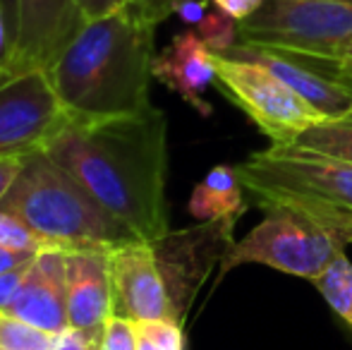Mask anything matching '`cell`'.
Masks as SVG:
<instances>
[{
  "instance_id": "cell-9",
  "label": "cell",
  "mask_w": 352,
  "mask_h": 350,
  "mask_svg": "<svg viewBox=\"0 0 352 350\" xmlns=\"http://www.w3.org/2000/svg\"><path fill=\"white\" fill-rule=\"evenodd\" d=\"M70 113L58 98L46 70H29L0 80V159L46 151Z\"/></svg>"
},
{
  "instance_id": "cell-2",
  "label": "cell",
  "mask_w": 352,
  "mask_h": 350,
  "mask_svg": "<svg viewBox=\"0 0 352 350\" xmlns=\"http://www.w3.org/2000/svg\"><path fill=\"white\" fill-rule=\"evenodd\" d=\"M161 19L146 0L87 22L48 70L72 120L137 116L153 106V34Z\"/></svg>"
},
{
  "instance_id": "cell-19",
  "label": "cell",
  "mask_w": 352,
  "mask_h": 350,
  "mask_svg": "<svg viewBox=\"0 0 352 350\" xmlns=\"http://www.w3.org/2000/svg\"><path fill=\"white\" fill-rule=\"evenodd\" d=\"M197 34H199V39L206 43V48L211 53L226 56L240 41V22L213 5L209 12H206V17L197 24Z\"/></svg>"
},
{
  "instance_id": "cell-18",
  "label": "cell",
  "mask_w": 352,
  "mask_h": 350,
  "mask_svg": "<svg viewBox=\"0 0 352 350\" xmlns=\"http://www.w3.org/2000/svg\"><path fill=\"white\" fill-rule=\"evenodd\" d=\"M295 146L336 156L352 164V122H319L297 137Z\"/></svg>"
},
{
  "instance_id": "cell-7",
  "label": "cell",
  "mask_w": 352,
  "mask_h": 350,
  "mask_svg": "<svg viewBox=\"0 0 352 350\" xmlns=\"http://www.w3.org/2000/svg\"><path fill=\"white\" fill-rule=\"evenodd\" d=\"M352 39V0H266L240 22L245 46L333 53Z\"/></svg>"
},
{
  "instance_id": "cell-27",
  "label": "cell",
  "mask_w": 352,
  "mask_h": 350,
  "mask_svg": "<svg viewBox=\"0 0 352 350\" xmlns=\"http://www.w3.org/2000/svg\"><path fill=\"white\" fill-rule=\"evenodd\" d=\"M209 10H211L209 0H180V3L175 5V12L173 14H177L185 24H195L197 27V24L206 17Z\"/></svg>"
},
{
  "instance_id": "cell-30",
  "label": "cell",
  "mask_w": 352,
  "mask_h": 350,
  "mask_svg": "<svg viewBox=\"0 0 352 350\" xmlns=\"http://www.w3.org/2000/svg\"><path fill=\"white\" fill-rule=\"evenodd\" d=\"M38 252H22V250H10V248H0V276L8 274V271L24 266L29 262H34Z\"/></svg>"
},
{
  "instance_id": "cell-31",
  "label": "cell",
  "mask_w": 352,
  "mask_h": 350,
  "mask_svg": "<svg viewBox=\"0 0 352 350\" xmlns=\"http://www.w3.org/2000/svg\"><path fill=\"white\" fill-rule=\"evenodd\" d=\"M10 53H12V46H10V32H8V22H5V14H3V5H0V80H3L5 72H8Z\"/></svg>"
},
{
  "instance_id": "cell-17",
  "label": "cell",
  "mask_w": 352,
  "mask_h": 350,
  "mask_svg": "<svg viewBox=\"0 0 352 350\" xmlns=\"http://www.w3.org/2000/svg\"><path fill=\"white\" fill-rule=\"evenodd\" d=\"M311 283L316 285L326 305L352 329V262L345 257V252L336 257Z\"/></svg>"
},
{
  "instance_id": "cell-1",
  "label": "cell",
  "mask_w": 352,
  "mask_h": 350,
  "mask_svg": "<svg viewBox=\"0 0 352 350\" xmlns=\"http://www.w3.org/2000/svg\"><path fill=\"white\" fill-rule=\"evenodd\" d=\"M43 154L144 243L168 233V120L156 106L106 120L70 118Z\"/></svg>"
},
{
  "instance_id": "cell-33",
  "label": "cell",
  "mask_w": 352,
  "mask_h": 350,
  "mask_svg": "<svg viewBox=\"0 0 352 350\" xmlns=\"http://www.w3.org/2000/svg\"><path fill=\"white\" fill-rule=\"evenodd\" d=\"M177 3H180V0H146V5L153 10V12H156V17L161 19V22L175 12V5Z\"/></svg>"
},
{
  "instance_id": "cell-12",
  "label": "cell",
  "mask_w": 352,
  "mask_h": 350,
  "mask_svg": "<svg viewBox=\"0 0 352 350\" xmlns=\"http://www.w3.org/2000/svg\"><path fill=\"white\" fill-rule=\"evenodd\" d=\"M113 314L144 322H177L151 243L135 240L111 250ZM180 324V322H177Z\"/></svg>"
},
{
  "instance_id": "cell-5",
  "label": "cell",
  "mask_w": 352,
  "mask_h": 350,
  "mask_svg": "<svg viewBox=\"0 0 352 350\" xmlns=\"http://www.w3.org/2000/svg\"><path fill=\"white\" fill-rule=\"evenodd\" d=\"M252 201L271 197L324 201L352 211V164L287 144L254 151L235 166Z\"/></svg>"
},
{
  "instance_id": "cell-34",
  "label": "cell",
  "mask_w": 352,
  "mask_h": 350,
  "mask_svg": "<svg viewBox=\"0 0 352 350\" xmlns=\"http://www.w3.org/2000/svg\"><path fill=\"white\" fill-rule=\"evenodd\" d=\"M326 56H336V58H340V61H345L348 65H352V39L350 41H345L343 46H338L333 53H326Z\"/></svg>"
},
{
  "instance_id": "cell-24",
  "label": "cell",
  "mask_w": 352,
  "mask_h": 350,
  "mask_svg": "<svg viewBox=\"0 0 352 350\" xmlns=\"http://www.w3.org/2000/svg\"><path fill=\"white\" fill-rule=\"evenodd\" d=\"M29 266H32V262L17 266V269L0 276V314L10 312V307H12L14 298H17L19 288H22V283H24V276H27Z\"/></svg>"
},
{
  "instance_id": "cell-14",
  "label": "cell",
  "mask_w": 352,
  "mask_h": 350,
  "mask_svg": "<svg viewBox=\"0 0 352 350\" xmlns=\"http://www.w3.org/2000/svg\"><path fill=\"white\" fill-rule=\"evenodd\" d=\"M8 314L51 333V336H58V333L70 329L65 285V250L43 248L34 257L27 276H24L22 288H19Z\"/></svg>"
},
{
  "instance_id": "cell-10",
  "label": "cell",
  "mask_w": 352,
  "mask_h": 350,
  "mask_svg": "<svg viewBox=\"0 0 352 350\" xmlns=\"http://www.w3.org/2000/svg\"><path fill=\"white\" fill-rule=\"evenodd\" d=\"M237 219L240 216L201 221V223L177 230V233L168 230L163 238L151 243L156 264L166 281L168 295H170L173 309H175L180 324L204 281L211 276L216 264L221 266L226 254L235 245L232 230H235Z\"/></svg>"
},
{
  "instance_id": "cell-20",
  "label": "cell",
  "mask_w": 352,
  "mask_h": 350,
  "mask_svg": "<svg viewBox=\"0 0 352 350\" xmlns=\"http://www.w3.org/2000/svg\"><path fill=\"white\" fill-rule=\"evenodd\" d=\"M56 336L10 314H0V350H53Z\"/></svg>"
},
{
  "instance_id": "cell-13",
  "label": "cell",
  "mask_w": 352,
  "mask_h": 350,
  "mask_svg": "<svg viewBox=\"0 0 352 350\" xmlns=\"http://www.w3.org/2000/svg\"><path fill=\"white\" fill-rule=\"evenodd\" d=\"M65 285L70 329L98 346L103 327L113 317L111 250H67Z\"/></svg>"
},
{
  "instance_id": "cell-4",
  "label": "cell",
  "mask_w": 352,
  "mask_h": 350,
  "mask_svg": "<svg viewBox=\"0 0 352 350\" xmlns=\"http://www.w3.org/2000/svg\"><path fill=\"white\" fill-rule=\"evenodd\" d=\"M48 248L113 250L140 240L48 154H32L0 201Z\"/></svg>"
},
{
  "instance_id": "cell-6",
  "label": "cell",
  "mask_w": 352,
  "mask_h": 350,
  "mask_svg": "<svg viewBox=\"0 0 352 350\" xmlns=\"http://www.w3.org/2000/svg\"><path fill=\"white\" fill-rule=\"evenodd\" d=\"M213 85L259 127L261 135L269 137L274 146L295 144L297 137L321 122L295 89L259 63L213 53Z\"/></svg>"
},
{
  "instance_id": "cell-3",
  "label": "cell",
  "mask_w": 352,
  "mask_h": 350,
  "mask_svg": "<svg viewBox=\"0 0 352 350\" xmlns=\"http://www.w3.org/2000/svg\"><path fill=\"white\" fill-rule=\"evenodd\" d=\"M264 219L237 240L221 262V276L242 264H264L314 281L352 245V211L295 197L254 201Z\"/></svg>"
},
{
  "instance_id": "cell-26",
  "label": "cell",
  "mask_w": 352,
  "mask_h": 350,
  "mask_svg": "<svg viewBox=\"0 0 352 350\" xmlns=\"http://www.w3.org/2000/svg\"><path fill=\"white\" fill-rule=\"evenodd\" d=\"M27 159H24V156H3V159H0V201H3V197L10 192V187L17 180V175L22 173Z\"/></svg>"
},
{
  "instance_id": "cell-23",
  "label": "cell",
  "mask_w": 352,
  "mask_h": 350,
  "mask_svg": "<svg viewBox=\"0 0 352 350\" xmlns=\"http://www.w3.org/2000/svg\"><path fill=\"white\" fill-rule=\"evenodd\" d=\"M96 350H140V324L113 314L103 327Z\"/></svg>"
},
{
  "instance_id": "cell-15",
  "label": "cell",
  "mask_w": 352,
  "mask_h": 350,
  "mask_svg": "<svg viewBox=\"0 0 352 350\" xmlns=\"http://www.w3.org/2000/svg\"><path fill=\"white\" fill-rule=\"evenodd\" d=\"M153 80L175 91L201 116H211V106L204 101L206 87L216 82L213 53L199 39L197 29H187L173 36L170 46L153 58Z\"/></svg>"
},
{
  "instance_id": "cell-25",
  "label": "cell",
  "mask_w": 352,
  "mask_h": 350,
  "mask_svg": "<svg viewBox=\"0 0 352 350\" xmlns=\"http://www.w3.org/2000/svg\"><path fill=\"white\" fill-rule=\"evenodd\" d=\"M74 3H77L79 12L84 14V19L91 22V19H101L108 17V14L120 12L127 5L137 3V0H74Z\"/></svg>"
},
{
  "instance_id": "cell-11",
  "label": "cell",
  "mask_w": 352,
  "mask_h": 350,
  "mask_svg": "<svg viewBox=\"0 0 352 350\" xmlns=\"http://www.w3.org/2000/svg\"><path fill=\"white\" fill-rule=\"evenodd\" d=\"M87 24L74 0H17V36L8 72L51 70Z\"/></svg>"
},
{
  "instance_id": "cell-22",
  "label": "cell",
  "mask_w": 352,
  "mask_h": 350,
  "mask_svg": "<svg viewBox=\"0 0 352 350\" xmlns=\"http://www.w3.org/2000/svg\"><path fill=\"white\" fill-rule=\"evenodd\" d=\"M140 350H185L182 324L177 322L140 324Z\"/></svg>"
},
{
  "instance_id": "cell-16",
  "label": "cell",
  "mask_w": 352,
  "mask_h": 350,
  "mask_svg": "<svg viewBox=\"0 0 352 350\" xmlns=\"http://www.w3.org/2000/svg\"><path fill=\"white\" fill-rule=\"evenodd\" d=\"M245 185L235 166H213L204 180L195 185L190 197V214L197 221H216L228 216H242L247 211Z\"/></svg>"
},
{
  "instance_id": "cell-8",
  "label": "cell",
  "mask_w": 352,
  "mask_h": 350,
  "mask_svg": "<svg viewBox=\"0 0 352 350\" xmlns=\"http://www.w3.org/2000/svg\"><path fill=\"white\" fill-rule=\"evenodd\" d=\"M264 65L292 87L321 122H352V65L336 56L235 43L226 53Z\"/></svg>"
},
{
  "instance_id": "cell-28",
  "label": "cell",
  "mask_w": 352,
  "mask_h": 350,
  "mask_svg": "<svg viewBox=\"0 0 352 350\" xmlns=\"http://www.w3.org/2000/svg\"><path fill=\"white\" fill-rule=\"evenodd\" d=\"M216 8H221L223 12H228L230 17H235L237 22L247 19L250 14H254L266 0H211Z\"/></svg>"
},
{
  "instance_id": "cell-32",
  "label": "cell",
  "mask_w": 352,
  "mask_h": 350,
  "mask_svg": "<svg viewBox=\"0 0 352 350\" xmlns=\"http://www.w3.org/2000/svg\"><path fill=\"white\" fill-rule=\"evenodd\" d=\"M0 5H3L5 22H8L10 46H12V43H14V36H17V0H0Z\"/></svg>"
},
{
  "instance_id": "cell-29",
  "label": "cell",
  "mask_w": 352,
  "mask_h": 350,
  "mask_svg": "<svg viewBox=\"0 0 352 350\" xmlns=\"http://www.w3.org/2000/svg\"><path fill=\"white\" fill-rule=\"evenodd\" d=\"M53 350H96V343L89 336H84L77 329H67V331L58 333Z\"/></svg>"
},
{
  "instance_id": "cell-21",
  "label": "cell",
  "mask_w": 352,
  "mask_h": 350,
  "mask_svg": "<svg viewBox=\"0 0 352 350\" xmlns=\"http://www.w3.org/2000/svg\"><path fill=\"white\" fill-rule=\"evenodd\" d=\"M0 248L22 250V252H41L48 245L24 221H19L10 211L0 209Z\"/></svg>"
}]
</instances>
